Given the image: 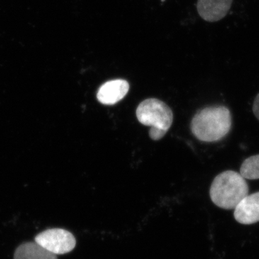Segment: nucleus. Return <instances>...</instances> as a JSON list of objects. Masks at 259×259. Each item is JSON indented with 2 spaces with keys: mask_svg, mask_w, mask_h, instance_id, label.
Wrapping results in <instances>:
<instances>
[{
  "mask_svg": "<svg viewBox=\"0 0 259 259\" xmlns=\"http://www.w3.org/2000/svg\"><path fill=\"white\" fill-rule=\"evenodd\" d=\"M253 112L255 117L259 120V93L255 97L254 102H253Z\"/></svg>",
  "mask_w": 259,
  "mask_h": 259,
  "instance_id": "obj_10",
  "label": "nucleus"
},
{
  "mask_svg": "<svg viewBox=\"0 0 259 259\" xmlns=\"http://www.w3.org/2000/svg\"><path fill=\"white\" fill-rule=\"evenodd\" d=\"M129 83L123 79L107 81L99 89L97 100L103 105H112L125 97L129 91Z\"/></svg>",
  "mask_w": 259,
  "mask_h": 259,
  "instance_id": "obj_7",
  "label": "nucleus"
},
{
  "mask_svg": "<svg viewBox=\"0 0 259 259\" xmlns=\"http://www.w3.org/2000/svg\"><path fill=\"white\" fill-rule=\"evenodd\" d=\"M240 174L245 180H259V154L246 158L242 163Z\"/></svg>",
  "mask_w": 259,
  "mask_h": 259,
  "instance_id": "obj_9",
  "label": "nucleus"
},
{
  "mask_svg": "<svg viewBox=\"0 0 259 259\" xmlns=\"http://www.w3.org/2000/svg\"><path fill=\"white\" fill-rule=\"evenodd\" d=\"M248 187L245 179L234 171L220 174L213 180L209 195L213 203L225 209L236 208L238 204L248 195Z\"/></svg>",
  "mask_w": 259,
  "mask_h": 259,
  "instance_id": "obj_2",
  "label": "nucleus"
},
{
  "mask_svg": "<svg viewBox=\"0 0 259 259\" xmlns=\"http://www.w3.org/2000/svg\"><path fill=\"white\" fill-rule=\"evenodd\" d=\"M232 127V116L226 106L205 107L194 116L191 122L192 134L203 142L221 141L229 134Z\"/></svg>",
  "mask_w": 259,
  "mask_h": 259,
  "instance_id": "obj_1",
  "label": "nucleus"
},
{
  "mask_svg": "<svg viewBox=\"0 0 259 259\" xmlns=\"http://www.w3.org/2000/svg\"><path fill=\"white\" fill-rule=\"evenodd\" d=\"M35 241L55 255L66 254L76 246V239L72 233L60 228L42 232L35 237Z\"/></svg>",
  "mask_w": 259,
  "mask_h": 259,
  "instance_id": "obj_4",
  "label": "nucleus"
},
{
  "mask_svg": "<svg viewBox=\"0 0 259 259\" xmlns=\"http://www.w3.org/2000/svg\"><path fill=\"white\" fill-rule=\"evenodd\" d=\"M138 120L143 125L150 126L149 136L158 141L166 135L173 122V112L164 102L158 99H147L136 110Z\"/></svg>",
  "mask_w": 259,
  "mask_h": 259,
  "instance_id": "obj_3",
  "label": "nucleus"
},
{
  "mask_svg": "<svg viewBox=\"0 0 259 259\" xmlns=\"http://www.w3.org/2000/svg\"><path fill=\"white\" fill-rule=\"evenodd\" d=\"M14 259H57V256L35 241L23 243L18 247Z\"/></svg>",
  "mask_w": 259,
  "mask_h": 259,
  "instance_id": "obj_8",
  "label": "nucleus"
},
{
  "mask_svg": "<svg viewBox=\"0 0 259 259\" xmlns=\"http://www.w3.org/2000/svg\"><path fill=\"white\" fill-rule=\"evenodd\" d=\"M232 3L233 0H197V12L205 21L214 23L226 16Z\"/></svg>",
  "mask_w": 259,
  "mask_h": 259,
  "instance_id": "obj_5",
  "label": "nucleus"
},
{
  "mask_svg": "<svg viewBox=\"0 0 259 259\" xmlns=\"http://www.w3.org/2000/svg\"><path fill=\"white\" fill-rule=\"evenodd\" d=\"M234 209V217L237 222L243 225L258 222L259 192L245 196Z\"/></svg>",
  "mask_w": 259,
  "mask_h": 259,
  "instance_id": "obj_6",
  "label": "nucleus"
}]
</instances>
